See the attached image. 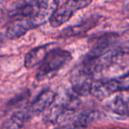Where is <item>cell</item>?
<instances>
[{
	"instance_id": "cell-11",
	"label": "cell",
	"mask_w": 129,
	"mask_h": 129,
	"mask_svg": "<svg viewBox=\"0 0 129 129\" xmlns=\"http://www.w3.org/2000/svg\"><path fill=\"white\" fill-rule=\"evenodd\" d=\"M3 43H4V34H0V46L3 44Z\"/></svg>"
},
{
	"instance_id": "cell-9",
	"label": "cell",
	"mask_w": 129,
	"mask_h": 129,
	"mask_svg": "<svg viewBox=\"0 0 129 129\" xmlns=\"http://www.w3.org/2000/svg\"><path fill=\"white\" fill-rule=\"evenodd\" d=\"M4 14H5V7H4V5L0 3V20H2Z\"/></svg>"
},
{
	"instance_id": "cell-7",
	"label": "cell",
	"mask_w": 129,
	"mask_h": 129,
	"mask_svg": "<svg viewBox=\"0 0 129 129\" xmlns=\"http://www.w3.org/2000/svg\"><path fill=\"white\" fill-rule=\"evenodd\" d=\"M27 109L25 108L15 112L5 123L1 129H22L24 125L31 119Z\"/></svg>"
},
{
	"instance_id": "cell-4",
	"label": "cell",
	"mask_w": 129,
	"mask_h": 129,
	"mask_svg": "<svg viewBox=\"0 0 129 129\" xmlns=\"http://www.w3.org/2000/svg\"><path fill=\"white\" fill-rule=\"evenodd\" d=\"M92 0H66L61 6H58L53 14L49 23L53 28H59L66 23L75 12L90 5Z\"/></svg>"
},
{
	"instance_id": "cell-5",
	"label": "cell",
	"mask_w": 129,
	"mask_h": 129,
	"mask_svg": "<svg viewBox=\"0 0 129 129\" xmlns=\"http://www.w3.org/2000/svg\"><path fill=\"white\" fill-rule=\"evenodd\" d=\"M56 97V93H54L51 89H44L41 91L37 97L29 103L27 109L28 112L30 113L31 117H34V115H37L41 112H44L48 110V108L53 103Z\"/></svg>"
},
{
	"instance_id": "cell-6",
	"label": "cell",
	"mask_w": 129,
	"mask_h": 129,
	"mask_svg": "<svg viewBox=\"0 0 129 129\" xmlns=\"http://www.w3.org/2000/svg\"><path fill=\"white\" fill-rule=\"evenodd\" d=\"M53 46H54L53 43H47L45 45L36 47V48L31 50L29 52H27L24 60L25 67L27 69H30L40 65L45 59L47 54L52 49H54Z\"/></svg>"
},
{
	"instance_id": "cell-8",
	"label": "cell",
	"mask_w": 129,
	"mask_h": 129,
	"mask_svg": "<svg viewBox=\"0 0 129 129\" xmlns=\"http://www.w3.org/2000/svg\"><path fill=\"white\" fill-rule=\"evenodd\" d=\"M110 109L120 115H129V96L119 95L111 102Z\"/></svg>"
},
{
	"instance_id": "cell-3",
	"label": "cell",
	"mask_w": 129,
	"mask_h": 129,
	"mask_svg": "<svg viewBox=\"0 0 129 129\" xmlns=\"http://www.w3.org/2000/svg\"><path fill=\"white\" fill-rule=\"evenodd\" d=\"M126 90H129V72L114 79L95 81L90 94L99 99H104L115 92Z\"/></svg>"
},
{
	"instance_id": "cell-10",
	"label": "cell",
	"mask_w": 129,
	"mask_h": 129,
	"mask_svg": "<svg viewBox=\"0 0 129 129\" xmlns=\"http://www.w3.org/2000/svg\"><path fill=\"white\" fill-rule=\"evenodd\" d=\"M57 129H81L80 127H77V126H64V127H60Z\"/></svg>"
},
{
	"instance_id": "cell-1",
	"label": "cell",
	"mask_w": 129,
	"mask_h": 129,
	"mask_svg": "<svg viewBox=\"0 0 129 129\" xmlns=\"http://www.w3.org/2000/svg\"><path fill=\"white\" fill-rule=\"evenodd\" d=\"M60 0H30L16 8L12 17L13 21L5 30V36L16 40L28 31L44 25L50 21L59 6Z\"/></svg>"
},
{
	"instance_id": "cell-2",
	"label": "cell",
	"mask_w": 129,
	"mask_h": 129,
	"mask_svg": "<svg viewBox=\"0 0 129 129\" xmlns=\"http://www.w3.org/2000/svg\"><path fill=\"white\" fill-rule=\"evenodd\" d=\"M72 56L68 50L54 48L47 54L42 62L40 64L35 74L38 81L51 79L61 69L71 61Z\"/></svg>"
}]
</instances>
